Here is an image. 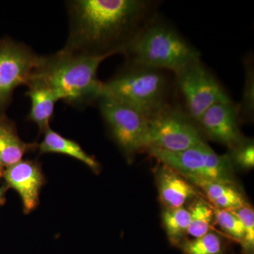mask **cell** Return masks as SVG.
I'll use <instances>...</instances> for the list:
<instances>
[{
    "label": "cell",
    "mask_w": 254,
    "mask_h": 254,
    "mask_svg": "<svg viewBox=\"0 0 254 254\" xmlns=\"http://www.w3.org/2000/svg\"><path fill=\"white\" fill-rule=\"evenodd\" d=\"M66 5L69 31L63 48L81 54H123L152 18V3L144 0H73Z\"/></svg>",
    "instance_id": "obj_1"
},
{
    "label": "cell",
    "mask_w": 254,
    "mask_h": 254,
    "mask_svg": "<svg viewBox=\"0 0 254 254\" xmlns=\"http://www.w3.org/2000/svg\"><path fill=\"white\" fill-rule=\"evenodd\" d=\"M108 58L63 48L55 54L43 56L27 86L30 83L42 85L68 105L87 106L100 98L103 83L97 73L100 64Z\"/></svg>",
    "instance_id": "obj_2"
},
{
    "label": "cell",
    "mask_w": 254,
    "mask_h": 254,
    "mask_svg": "<svg viewBox=\"0 0 254 254\" xmlns=\"http://www.w3.org/2000/svg\"><path fill=\"white\" fill-rule=\"evenodd\" d=\"M129 64L177 73L200 59V53L168 23L152 17L125 47Z\"/></svg>",
    "instance_id": "obj_3"
},
{
    "label": "cell",
    "mask_w": 254,
    "mask_h": 254,
    "mask_svg": "<svg viewBox=\"0 0 254 254\" xmlns=\"http://www.w3.org/2000/svg\"><path fill=\"white\" fill-rule=\"evenodd\" d=\"M168 81L160 70L128 64L103 83L101 97L136 108L148 118L167 103Z\"/></svg>",
    "instance_id": "obj_4"
},
{
    "label": "cell",
    "mask_w": 254,
    "mask_h": 254,
    "mask_svg": "<svg viewBox=\"0 0 254 254\" xmlns=\"http://www.w3.org/2000/svg\"><path fill=\"white\" fill-rule=\"evenodd\" d=\"M148 150L160 163L173 168L193 185L203 182L235 184L233 165L229 157L217 154L205 142L177 153Z\"/></svg>",
    "instance_id": "obj_5"
},
{
    "label": "cell",
    "mask_w": 254,
    "mask_h": 254,
    "mask_svg": "<svg viewBox=\"0 0 254 254\" xmlns=\"http://www.w3.org/2000/svg\"><path fill=\"white\" fill-rule=\"evenodd\" d=\"M203 142L198 125L180 107L165 105L148 118L147 150L177 153Z\"/></svg>",
    "instance_id": "obj_6"
},
{
    "label": "cell",
    "mask_w": 254,
    "mask_h": 254,
    "mask_svg": "<svg viewBox=\"0 0 254 254\" xmlns=\"http://www.w3.org/2000/svg\"><path fill=\"white\" fill-rule=\"evenodd\" d=\"M102 116L112 136L128 160L147 150L148 118L136 108L118 100L101 97L98 100Z\"/></svg>",
    "instance_id": "obj_7"
},
{
    "label": "cell",
    "mask_w": 254,
    "mask_h": 254,
    "mask_svg": "<svg viewBox=\"0 0 254 254\" xmlns=\"http://www.w3.org/2000/svg\"><path fill=\"white\" fill-rule=\"evenodd\" d=\"M175 76L185 100L184 110L195 123L212 105L232 100L200 59L189 64Z\"/></svg>",
    "instance_id": "obj_8"
},
{
    "label": "cell",
    "mask_w": 254,
    "mask_h": 254,
    "mask_svg": "<svg viewBox=\"0 0 254 254\" xmlns=\"http://www.w3.org/2000/svg\"><path fill=\"white\" fill-rule=\"evenodd\" d=\"M43 56L23 43L6 39L0 43V110L21 85L27 86Z\"/></svg>",
    "instance_id": "obj_9"
},
{
    "label": "cell",
    "mask_w": 254,
    "mask_h": 254,
    "mask_svg": "<svg viewBox=\"0 0 254 254\" xmlns=\"http://www.w3.org/2000/svg\"><path fill=\"white\" fill-rule=\"evenodd\" d=\"M240 119L239 105L230 100L212 105L200 117L197 125L210 140L231 149L245 139L240 130Z\"/></svg>",
    "instance_id": "obj_10"
},
{
    "label": "cell",
    "mask_w": 254,
    "mask_h": 254,
    "mask_svg": "<svg viewBox=\"0 0 254 254\" xmlns=\"http://www.w3.org/2000/svg\"><path fill=\"white\" fill-rule=\"evenodd\" d=\"M6 183L21 196L25 213H31L39 203L40 190L45 178L38 164L22 160L8 167L4 173Z\"/></svg>",
    "instance_id": "obj_11"
},
{
    "label": "cell",
    "mask_w": 254,
    "mask_h": 254,
    "mask_svg": "<svg viewBox=\"0 0 254 254\" xmlns=\"http://www.w3.org/2000/svg\"><path fill=\"white\" fill-rule=\"evenodd\" d=\"M159 197L166 208H183L197 195L194 186L180 173L162 164L156 174Z\"/></svg>",
    "instance_id": "obj_12"
},
{
    "label": "cell",
    "mask_w": 254,
    "mask_h": 254,
    "mask_svg": "<svg viewBox=\"0 0 254 254\" xmlns=\"http://www.w3.org/2000/svg\"><path fill=\"white\" fill-rule=\"evenodd\" d=\"M27 86L26 95L31 100V104L28 119L44 133L50 128V122L54 113L55 104L59 100L51 90L42 85L30 83Z\"/></svg>",
    "instance_id": "obj_13"
},
{
    "label": "cell",
    "mask_w": 254,
    "mask_h": 254,
    "mask_svg": "<svg viewBox=\"0 0 254 254\" xmlns=\"http://www.w3.org/2000/svg\"><path fill=\"white\" fill-rule=\"evenodd\" d=\"M41 153H61L80 160L95 173H99L100 165L94 158L87 154L78 143L68 139L58 132L48 128L44 133V138L39 145Z\"/></svg>",
    "instance_id": "obj_14"
},
{
    "label": "cell",
    "mask_w": 254,
    "mask_h": 254,
    "mask_svg": "<svg viewBox=\"0 0 254 254\" xmlns=\"http://www.w3.org/2000/svg\"><path fill=\"white\" fill-rule=\"evenodd\" d=\"M198 187L215 208L235 210L247 204L245 197L235 184L218 182H198L193 185Z\"/></svg>",
    "instance_id": "obj_15"
},
{
    "label": "cell",
    "mask_w": 254,
    "mask_h": 254,
    "mask_svg": "<svg viewBox=\"0 0 254 254\" xmlns=\"http://www.w3.org/2000/svg\"><path fill=\"white\" fill-rule=\"evenodd\" d=\"M35 147L34 143L23 141L12 125L0 121V166L8 168L21 161L23 155Z\"/></svg>",
    "instance_id": "obj_16"
},
{
    "label": "cell",
    "mask_w": 254,
    "mask_h": 254,
    "mask_svg": "<svg viewBox=\"0 0 254 254\" xmlns=\"http://www.w3.org/2000/svg\"><path fill=\"white\" fill-rule=\"evenodd\" d=\"M162 219L170 243L180 245L185 240L190 227V210L185 208H165L162 213Z\"/></svg>",
    "instance_id": "obj_17"
},
{
    "label": "cell",
    "mask_w": 254,
    "mask_h": 254,
    "mask_svg": "<svg viewBox=\"0 0 254 254\" xmlns=\"http://www.w3.org/2000/svg\"><path fill=\"white\" fill-rule=\"evenodd\" d=\"M190 224L187 235L198 238L206 235L215 220L214 208L203 200H197L190 208Z\"/></svg>",
    "instance_id": "obj_18"
},
{
    "label": "cell",
    "mask_w": 254,
    "mask_h": 254,
    "mask_svg": "<svg viewBox=\"0 0 254 254\" xmlns=\"http://www.w3.org/2000/svg\"><path fill=\"white\" fill-rule=\"evenodd\" d=\"M179 247L185 254H226L222 239L214 232L192 240H184Z\"/></svg>",
    "instance_id": "obj_19"
},
{
    "label": "cell",
    "mask_w": 254,
    "mask_h": 254,
    "mask_svg": "<svg viewBox=\"0 0 254 254\" xmlns=\"http://www.w3.org/2000/svg\"><path fill=\"white\" fill-rule=\"evenodd\" d=\"M215 220L220 229L234 240L243 245L245 231L242 222L230 210L214 208Z\"/></svg>",
    "instance_id": "obj_20"
},
{
    "label": "cell",
    "mask_w": 254,
    "mask_h": 254,
    "mask_svg": "<svg viewBox=\"0 0 254 254\" xmlns=\"http://www.w3.org/2000/svg\"><path fill=\"white\" fill-rule=\"evenodd\" d=\"M245 81L240 108L241 118L252 119L254 113V69L252 60H245Z\"/></svg>",
    "instance_id": "obj_21"
},
{
    "label": "cell",
    "mask_w": 254,
    "mask_h": 254,
    "mask_svg": "<svg viewBox=\"0 0 254 254\" xmlns=\"http://www.w3.org/2000/svg\"><path fill=\"white\" fill-rule=\"evenodd\" d=\"M227 155L232 165L235 164L239 168L251 170L254 167V145L252 140L245 139L240 144L230 149Z\"/></svg>",
    "instance_id": "obj_22"
},
{
    "label": "cell",
    "mask_w": 254,
    "mask_h": 254,
    "mask_svg": "<svg viewBox=\"0 0 254 254\" xmlns=\"http://www.w3.org/2000/svg\"><path fill=\"white\" fill-rule=\"evenodd\" d=\"M243 225L245 240L242 247L246 252H251L254 246V211L253 208L247 203L242 208L230 210Z\"/></svg>",
    "instance_id": "obj_23"
},
{
    "label": "cell",
    "mask_w": 254,
    "mask_h": 254,
    "mask_svg": "<svg viewBox=\"0 0 254 254\" xmlns=\"http://www.w3.org/2000/svg\"><path fill=\"white\" fill-rule=\"evenodd\" d=\"M5 190H5L4 187H1V188H0V203H1L3 196H4Z\"/></svg>",
    "instance_id": "obj_24"
},
{
    "label": "cell",
    "mask_w": 254,
    "mask_h": 254,
    "mask_svg": "<svg viewBox=\"0 0 254 254\" xmlns=\"http://www.w3.org/2000/svg\"><path fill=\"white\" fill-rule=\"evenodd\" d=\"M1 170H0V177H1Z\"/></svg>",
    "instance_id": "obj_25"
},
{
    "label": "cell",
    "mask_w": 254,
    "mask_h": 254,
    "mask_svg": "<svg viewBox=\"0 0 254 254\" xmlns=\"http://www.w3.org/2000/svg\"><path fill=\"white\" fill-rule=\"evenodd\" d=\"M0 167H1V166H0Z\"/></svg>",
    "instance_id": "obj_26"
}]
</instances>
